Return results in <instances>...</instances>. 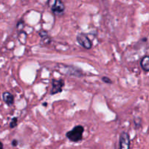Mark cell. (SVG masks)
Instances as JSON below:
<instances>
[{"instance_id":"obj_1","label":"cell","mask_w":149,"mask_h":149,"mask_svg":"<svg viewBox=\"0 0 149 149\" xmlns=\"http://www.w3.org/2000/svg\"><path fill=\"white\" fill-rule=\"evenodd\" d=\"M84 128L83 126L78 125L75 126L74 128L70 131L67 132L66 134V137L72 142H77L81 141L83 139V134H84Z\"/></svg>"},{"instance_id":"obj_2","label":"cell","mask_w":149,"mask_h":149,"mask_svg":"<svg viewBox=\"0 0 149 149\" xmlns=\"http://www.w3.org/2000/svg\"><path fill=\"white\" fill-rule=\"evenodd\" d=\"M59 66L61 67V68L58 67V70L61 72H64L65 74H68V75H74V76L77 77H81L83 75L82 71L75 68V67H71V66L62 65V64H59Z\"/></svg>"},{"instance_id":"obj_3","label":"cell","mask_w":149,"mask_h":149,"mask_svg":"<svg viewBox=\"0 0 149 149\" xmlns=\"http://www.w3.org/2000/svg\"><path fill=\"white\" fill-rule=\"evenodd\" d=\"M77 41L83 48L86 49H91L92 48V43L91 40L84 33H80L77 35Z\"/></svg>"},{"instance_id":"obj_4","label":"cell","mask_w":149,"mask_h":149,"mask_svg":"<svg viewBox=\"0 0 149 149\" xmlns=\"http://www.w3.org/2000/svg\"><path fill=\"white\" fill-rule=\"evenodd\" d=\"M51 84H52V88L51 89V95H54V94H56L62 91L63 87L64 86V81L62 79H54L52 81Z\"/></svg>"},{"instance_id":"obj_5","label":"cell","mask_w":149,"mask_h":149,"mask_svg":"<svg viewBox=\"0 0 149 149\" xmlns=\"http://www.w3.org/2000/svg\"><path fill=\"white\" fill-rule=\"evenodd\" d=\"M65 6L61 0H55L54 5L51 7V11L56 15H61L64 13Z\"/></svg>"},{"instance_id":"obj_6","label":"cell","mask_w":149,"mask_h":149,"mask_svg":"<svg viewBox=\"0 0 149 149\" xmlns=\"http://www.w3.org/2000/svg\"><path fill=\"white\" fill-rule=\"evenodd\" d=\"M119 148L120 149H130V135L126 132H123L120 134L119 138Z\"/></svg>"},{"instance_id":"obj_7","label":"cell","mask_w":149,"mask_h":149,"mask_svg":"<svg viewBox=\"0 0 149 149\" xmlns=\"http://www.w3.org/2000/svg\"><path fill=\"white\" fill-rule=\"evenodd\" d=\"M3 100L8 106H11L14 102V97L12 94H10L8 91H5L2 94Z\"/></svg>"},{"instance_id":"obj_8","label":"cell","mask_w":149,"mask_h":149,"mask_svg":"<svg viewBox=\"0 0 149 149\" xmlns=\"http://www.w3.org/2000/svg\"><path fill=\"white\" fill-rule=\"evenodd\" d=\"M140 66L145 72H149V56H145L140 61Z\"/></svg>"},{"instance_id":"obj_9","label":"cell","mask_w":149,"mask_h":149,"mask_svg":"<svg viewBox=\"0 0 149 149\" xmlns=\"http://www.w3.org/2000/svg\"><path fill=\"white\" fill-rule=\"evenodd\" d=\"M26 38H27V34L26 33L24 32V31H21V33L18 35V39L21 43L25 44L26 42Z\"/></svg>"},{"instance_id":"obj_10","label":"cell","mask_w":149,"mask_h":149,"mask_svg":"<svg viewBox=\"0 0 149 149\" xmlns=\"http://www.w3.org/2000/svg\"><path fill=\"white\" fill-rule=\"evenodd\" d=\"M17 124H18V118H17L16 117H13V118H12V120H11L10 123V127L12 129L15 128L17 126Z\"/></svg>"},{"instance_id":"obj_11","label":"cell","mask_w":149,"mask_h":149,"mask_svg":"<svg viewBox=\"0 0 149 149\" xmlns=\"http://www.w3.org/2000/svg\"><path fill=\"white\" fill-rule=\"evenodd\" d=\"M39 35L42 37V39H45V38H48V32L46 31H44V30H41L39 31Z\"/></svg>"},{"instance_id":"obj_12","label":"cell","mask_w":149,"mask_h":149,"mask_svg":"<svg viewBox=\"0 0 149 149\" xmlns=\"http://www.w3.org/2000/svg\"><path fill=\"white\" fill-rule=\"evenodd\" d=\"M102 79L103 82L106 83V84H112V81L110 79V78H107V77H103Z\"/></svg>"},{"instance_id":"obj_13","label":"cell","mask_w":149,"mask_h":149,"mask_svg":"<svg viewBox=\"0 0 149 149\" xmlns=\"http://www.w3.org/2000/svg\"><path fill=\"white\" fill-rule=\"evenodd\" d=\"M140 123H141V121L140 118H137V119H134V124H135L136 127H140Z\"/></svg>"},{"instance_id":"obj_14","label":"cell","mask_w":149,"mask_h":149,"mask_svg":"<svg viewBox=\"0 0 149 149\" xmlns=\"http://www.w3.org/2000/svg\"><path fill=\"white\" fill-rule=\"evenodd\" d=\"M18 140H13L12 142L13 146H18Z\"/></svg>"},{"instance_id":"obj_15","label":"cell","mask_w":149,"mask_h":149,"mask_svg":"<svg viewBox=\"0 0 149 149\" xmlns=\"http://www.w3.org/2000/svg\"><path fill=\"white\" fill-rule=\"evenodd\" d=\"M0 149H4L3 144H2V143L1 141H0Z\"/></svg>"}]
</instances>
